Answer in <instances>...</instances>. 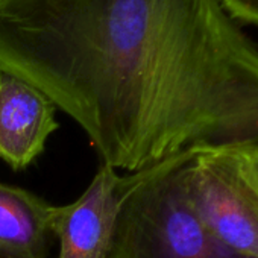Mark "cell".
<instances>
[{"label":"cell","instance_id":"cell-1","mask_svg":"<svg viewBox=\"0 0 258 258\" xmlns=\"http://www.w3.org/2000/svg\"><path fill=\"white\" fill-rule=\"evenodd\" d=\"M0 73L115 170L258 145V46L220 0H0Z\"/></svg>","mask_w":258,"mask_h":258},{"label":"cell","instance_id":"cell-2","mask_svg":"<svg viewBox=\"0 0 258 258\" xmlns=\"http://www.w3.org/2000/svg\"><path fill=\"white\" fill-rule=\"evenodd\" d=\"M193 151L123 176V198L103 258H246L219 241L188 191Z\"/></svg>","mask_w":258,"mask_h":258},{"label":"cell","instance_id":"cell-3","mask_svg":"<svg viewBox=\"0 0 258 258\" xmlns=\"http://www.w3.org/2000/svg\"><path fill=\"white\" fill-rule=\"evenodd\" d=\"M187 184L191 202L213 235L231 250L258 258V191L237 148L193 151Z\"/></svg>","mask_w":258,"mask_h":258},{"label":"cell","instance_id":"cell-4","mask_svg":"<svg viewBox=\"0 0 258 258\" xmlns=\"http://www.w3.org/2000/svg\"><path fill=\"white\" fill-rule=\"evenodd\" d=\"M121 198L123 176L102 163L75 202L53 208L50 229L58 238L56 258H103Z\"/></svg>","mask_w":258,"mask_h":258},{"label":"cell","instance_id":"cell-5","mask_svg":"<svg viewBox=\"0 0 258 258\" xmlns=\"http://www.w3.org/2000/svg\"><path fill=\"white\" fill-rule=\"evenodd\" d=\"M56 106L26 81L0 73V160L23 170L46 149L58 129Z\"/></svg>","mask_w":258,"mask_h":258},{"label":"cell","instance_id":"cell-6","mask_svg":"<svg viewBox=\"0 0 258 258\" xmlns=\"http://www.w3.org/2000/svg\"><path fill=\"white\" fill-rule=\"evenodd\" d=\"M55 205L0 181V258H47Z\"/></svg>","mask_w":258,"mask_h":258},{"label":"cell","instance_id":"cell-7","mask_svg":"<svg viewBox=\"0 0 258 258\" xmlns=\"http://www.w3.org/2000/svg\"><path fill=\"white\" fill-rule=\"evenodd\" d=\"M220 4L235 23L258 26V0H220Z\"/></svg>","mask_w":258,"mask_h":258},{"label":"cell","instance_id":"cell-8","mask_svg":"<svg viewBox=\"0 0 258 258\" xmlns=\"http://www.w3.org/2000/svg\"><path fill=\"white\" fill-rule=\"evenodd\" d=\"M237 152H238V157L241 160L246 175L249 176L252 185L258 191V145L237 148Z\"/></svg>","mask_w":258,"mask_h":258}]
</instances>
